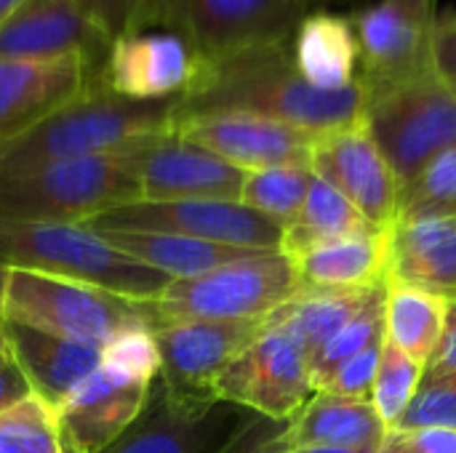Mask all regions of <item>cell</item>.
<instances>
[{"label":"cell","instance_id":"cell-37","mask_svg":"<svg viewBox=\"0 0 456 453\" xmlns=\"http://www.w3.org/2000/svg\"><path fill=\"white\" fill-rule=\"evenodd\" d=\"M115 40L160 24V0H75Z\"/></svg>","mask_w":456,"mask_h":453},{"label":"cell","instance_id":"cell-42","mask_svg":"<svg viewBox=\"0 0 456 453\" xmlns=\"http://www.w3.org/2000/svg\"><path fill=\"white\" fill-rule=\"evenodd\" d=\"M452 374H456V299L449 302L441 342H438L433 358L428 360L422 379H438V376H452Z\"/></svg>","mask_w":456,"mask_h":453},{"label":"cell","instance_id":"cell-45","mask_svg":"<svg viewBox=\"0 0 456 453\" xmlns=\"http://www.w3.org/2000/svg\"><path fill=\"white\" fill-rule=\"evenodd\" d=\"M21 3H24V0H0V21H3V19H8V16H11Z\"/></svg>","mask_w":456,"mask_h":453},{"label":"cell","instance_id":"cell-38","mask_svg":"<svg viewBox=\"0 0 456 453\" xmlns=\"http://www.w3.org/2000/svg\"><path fill=\"white\" fill-rule=\"evenodd\" d=\"M382 347L385 339L369 344L363 352H358L355 358L345 360L342 366H337L318 387V392H331L339 398H355V400H369L377 371H379V360H382Z\"/></svg>","mask_w":456,"mask_h":453},{"label":"cell","instance_id":"cell-16","mask_svg":"<svg viewBox=\"0 0 456 453\" xmlns=\"http://www.w3.org/2000/svg\"><path fill=\"white\" fill-rule=\"evenodd\" d=\"M139 200H240L246 171L176 131L131 150Z\"/></svg>","mask_w":456,"mask_h":453},{"label":"cell","instance_id":"cell-14","mask_svg":"<svg viewBox=\"0 0 456 453\" xmlns=\"http://www.w3.org/2000/svg\"><path fill=\"white\" fill-rule=\"evenodd\" d=\"M174 131L246 174L278 166H310L315 139L321 136L291 123L248 112L187 115L176 120Z\"/></svg>","mask_w":456,"mask_h":453},{"label":"cell","instance_id":"cell-22","mask_svg":"<svg viewBox=\"0 0 456 453\" xmlns=\"http://www.w3.org/2000/svg\"><path fill=\"white\" fill-rule=\"evenodd\" d=\"M3 331L32 392L53 409L102 366V347L96 344L72 342L19 323H3Z\"/></svg>","mask_w":456,"mask_h":453},{"label":"cell","instance_id":"cell-2","mask_svg":"<svg viewBox=\"0 0 456 453\" xmlns=\"http://www.w3.org/2000/svg\"><path fill=\"white\" fill-rule=\"evenodd\" d=\"M174 125L176 99L136 101L91 77L80 96L0 150V176L59 160L118 155L174 131Z\"/></svg>","mask_w":456,"mask_h":453},{"label":"cell","instance_id":"cell-13","mask_svg":"<svg viewBox=\"0 0 456 453\" xmlns=\"http://www.w3.org/2000/svg\"><path fill=\"white\" fill-rule=\"evenodd\" d=\"M198 69L200 56L182 35L147 27L115 37L94 80L126 99L160 101L184 96Z\"/></svg>","mask_w":456,"mask_h":453},{"label":"cell","instance_id":"cell-10","mask_svg":"<svg viewBox=\"0 0 456 453\" xmlns=\"http://www.w3.org/2000/svg\"><path fill=\"white\" fill-rule=\"evenodd\" d=\"M305 0H160V24L182 35L203 61L294 37Z\"/></svg>","mask_w":456,"mask_h":453},{"label":"cell","instance_id":"cell-11","mask_svg":"<svg viewBox=\"0 0 456 453\" xmlns=\"http://www.w3.org/2000/svg\"><path fill=\"white\" fill-rule=\"evenodd\" d=\"M86 227L182 235L248 251H281L283 243V227L240 200H136L86 222Z\"/></svg>","mask_w":456,"mask_h":453},{"label":"cell","instance_id":"cell-34","mask_svg":"<svg viewBox=\"0 0 456 453\" xmlns=\"http://www.w3.org/2000/svg\"><path fill=\"white\" fill-rule=\"evenodd\" d=\"M422 376H425V366L419 360L409 358L406 352H401L398 347L385 342L379 371H377L369 400L387 433L398 425V419L409 409L414 392L422 384Z\"/></svg>","mask_w":456,"mask_h":453},{"label":"cell","instance_id":"cell-27","mask_svg":"<svg viewBox=\"0 0 456 453\" xmlns=\"http://www.w3.org/2000/svg\"><path fill=\"white\" fill-rule=\"evenodd\" d=\"M382 288H299L267 320L289 328L313 358Z\"/></svg>","mask_w":456,"mask_h":453},{"label":"cell","instance_id":"cell-4","mask_svg":"<svg viewBox=\"0 0 456 453\" xmlns=\"http://www.w3.org/2000/svg\"><path fill=\"white\" fill-rule=\"evenodd\" d=\"M32 270L115 291L128 299L152 302L171 283L126 254L115 251L86 224L0 219V270Z\"/></svg>","mask_w":456,"mask_h":453},{"label":"cell","instance_id":"cell-8","mask_svg":"<svg viewBox=\"0 0 456 453\" xmlns=\"http://www.w3.org/2000/svg\"><path fill=\"white\" fill-rule=\"evenodd\" d=\"M347 19L358 40V83L366 96L438 77L436 0H371Z\"/></svg>","mask_w":456,"mask_h":453},{"label":"cell","instance_id":"cell-49","mask_svg":"<svg viewBox=\"0 0 456 453\" xmlns=\"http://www.w3.org/2000/svg\"><path fill=\"white\" fill-rule=\"evenodd\" d=\"M454 91H456V88H454Z\"/></svg>","mask_w":456,"mask_h":453},{"label":"cell","instance_id":"cell-47","mask_svg":"<svg viewBox=\"0 0 456 453\" xmlns=\"http://www.w3.org/2000/svg\"><path fill=\"white\" fill-rule=\"evenodd\" d=\"M305 3H307V13H310V5H313V3H321V0H305Z\"/></svg>","mask_w":456,"mask_h":453},{"label":"cell","instance_id":"cell-5","mask_svg":"<svg viewBox=\"0 0 456 453\" xmlns=\"http://www.w3.org/2000/svg\"><path fill=\"white\" fill-rule=\"evenodd\" d=\"M139 198L131 150L0 176V219L86 224Z\"/></svg>","mask_w":456,"mask_h":453},{"label":"cell","instance_id":"cell-40","mask_svg":"<svg viewBox=\"0 0 456 453\" xmlns=\"http://www.w3.org/2000/svg\"><path fill=\"white\" fill-rule=\"evenodd\" d=\"M385 441L398 446L403 453H456V430H398L387 433Z\"/></svg>","mask_w":456,"mask_h":453},{"label":"cell","instance_id":"cell-3","mask_svg":"<svg viewBox=\"0 0 456 453\" xmlns=\"http://www.w3.org/2000/svg\"><path fill=\"white\" fill-rule=\"evenodd\" d=\"M0 320L104 347L118 334L152 328V302L32 270H0Z\"/></svg>","mask_w":456,"mask_h":453},{"label":"cell","instance_id":"cell-48","mask_svg":"<svg viewBox=\"0 0 456 453\" xmlns=\"http://www.w3.org/2000/svg\"><path fill=\"white\" fill-rule=\"evenodd\" d=\"M0 150H3V147H0Z\"/></svg>","mask_w":456,"mask_h":453},{"label":"cell","instance_id":"cell-30","mask_svg":"<svg viewBox=\"0 0 456 453\" xmlns=\"http://www.w3.org/2000/svg\"><path fill=\"white\" fill-rule=\"evenodd\" d=\"M313 176L315 174L310 166H278V168L248 171L243 182L240 203L278 222L286 230L299 216Z\"/></svg>","mask_w":456,"mask_h":453},{"label":"cell","instance_id":"cell-32","mask_svg":"<svg viewBox=\"0 0 456 453\" xmlns=\"http://www.w3.org/2000/svg\"><path fill=\"white\" fill-rule=\"evenodd\" d=\"M379 339H385V288L310 358V376H313L315 392H318L321 382L337 366L355 358L358 352H363L369 344H374Z\"/></svg>","mask_w":456,"mask_h":453},{"label":"cell","instance_id":"cell-29","mask_svg":"<svg viewBox=\"0 0 456 453\" xmlns=\"http://www.w3.org/2000/svg\"><path fill=\"white\" fill-rule=\"evenodd\" d=\"M369 230H377V227L369 224L361 216V211L339 190H334L321 176H313V184H310V192L299 216L283 230L281 251L286 256H297L318 243L369 232Z\"/></svg>","mask_w":456,"mask_h":453},{"label":"cell","instance_id":"cell-28","mask_svg":"<svg viewBox=\"0 0 456 453\" xmlns=\"http://www.w3.org/2000/svg\"><path fill=\"white\" fill-rule=\"evenodd\" d=\"M449 302L398 283L385 286V342L406 352L409 358L428 366L433 358L444 323H446Z\"/></svg>","mask_w":456,"mask_h":453},{"label":"cell","instance_id":"cell-20","mask_svg":"<svg viewBox=\"0 0 456 453\" xmlns=\"http://www.w3.org/2000/svg\"><path fill=\"white\" fill-rule=\"evenodd\" d=\"M91 83L83 59H0V147L21 139Z\"/></svg>","mask_w":456,"mask_h":453},{"label":"cell","instance_id":"cell-9","mask_svg":"<svg viewBox=\"0 0 456 453\" xmlns=\"http://www.w3.org/2000/svg\"><path fill=\"white\" fill-rule=\"evenodd\" d=\"M313 395L315 387L305 344L273 320H265L259 336L214 382V400L270 422H289Z\"/></svg>","mask_w":456,"mask_h":453},{"label":"cell","instance_id":"cell-24","mask_svg":"<svg viewBox=\"0 0 456 453\" xmlns=\"http://www.w3.org/2000/svg\"><path fill=\"white\" fill-rule=\"evenodd\" d=\"M302 288H377L387 272V232L369 230L318 243L297 256Z\"/></svg>","mask_w":456,"mask_h":453},{"label":"cell","instance_id":"cell-23","mask_svg":"<svg viewBox=\"0 0 456 453\" xmlns=\"http://www.w3.org/2000/svg\"><path fill=\"white\" fill-rule=\"evenodd\" d=\"M385 425L371 400L339 398L315 392L278 433L283 453L305 446H342V449H379L385 443Z\"/></svg>","mask_w":456,"mask_h":453},{"label":"cell","instance_id":"cell-31","mask_svg":"<svg viewBox=\"0 0 456 453\" xmlns=\"http://www.w3.org/2000/svg\"><path fill=\"white\" fill-rule=\"evenodd\" d=\"M0 453H64L56 409L29 395L0 414Z\"/></svg>","mask_w":456,"mask_h":453},{"label":"cell","instance_id":"cell-35","mask_svg":"<svg viewBox=\"0 0 456 453\" xmlns=\"http://www.w3.org/2000/svg\"><path fill=\"white\" fill-rule=\"evenodd\" d=\"M428 427L456 430V374L438 376V379H422L409 409L403 411V417L390 433L428 430Z\"/></svg>","mask_w":456,"mask_h":453},{"label":"cell","instance_id":"cell-46","mask_svg":"<svg viewBox=\"0 0 456 453\" xmlns=\"http://www.w3.org/2000/svg\"><path fill=\"white\" fill-rule=\"evenodd\" d=\"M377 453H403V451H401L398 446H393L390 441H385V443H382V446L377 449Z\"/></svg>","mask_w":456,"mask_h":453},{"label":"cell","instance_id":"cell-43","mask_svg":"<svg viewBox=\"0 0 456 453\" xmlns=\"http://www.w3.org/2000/svg\"><path fill=\"white\" fill-rule=\"evenodd\" d=\"M29 395H35V392H32L21 366L16 363L13 352L5 344V350L0 352V414L13 409L16 403L27 400Z\"/></svg>","mask_w":456,"mask_h":453},{"label":"cell","instance_id":"cell-19","mask_svg":"<svg viewBox=\"0 0 456 453\" xmlns=\"http://www.w3.org/2000/svg\"><path fill=\"white\" fill-rule=\"evenodd\" d=\"M152 384L99 366L56 406L64 453L107 451L139 419Z\"/></svg>","mask_w":456,"mask_h":453},{"label":"cell","instance_id":"cell-21","mask_svg":"<svg viewBox=\"0 0 456 453\" xmlns=\"http://www.w3.org/2000/svg\"><path fill=\"white\" fill-rule=\"evenodd\" d=\"M387 283L456 299V216L398 219L387 232Z\"/></svg>","mask_w":456,"mask_h":453},{"label":"cell","instance_id":"cell-25","mask_svg":"<svg viewBox=\"0 0 456 453\" xmlns=\"http://www.w3.org/2000/svg\"><path fill=\"white\" fill-rule=\"evenodd\" d=\"M291 56L297 72L321 91H342L358 80V40L347 16L305 13L291 37Z\"/></svg>","mask_w":456,"mask_h":453},{"label":"cell","instance_id":"cell-44","mask_svg":"<svg viewBox=\"0 0 456 453\" xmlns=\"http://www.w3.org/2000/svg\"><path fill=\"white\" fill-rule=\"evenodd\" d=\"M289 453H377V449H342V446H305Z\"/></svg>","mask_w":456,"mask_h":453},{"label":"cell","instance_id":"cell-26","mask_svg":"<svg viewBox=\"0 0 456 453\" xmlns=\"http://www.w3.org/2000/svg\"><path fill=\"white\" fill-rule=\"evenodd\" d=\"M96 232V230H94ZM115 251L126 254L128 259L163 272L171 280H187L198 278L203 272H211L222 264L246 259L256 251L248 248H232L219 243H206L195 238L182 235H163V232H115L104 230L99 232Z\"/></svg>","mask_w":456,"mask_h":453},{"label":"cell","instance_id":"cell-7","mask_svg":"<svg viewBox=\"0 0 456 453\" xmlns=\"http://www.w3.org/2000/svg\"><path fill=\"white\" fill-rule=\"evenodd\" d=\"M363 125L403 190L436 155L456 147V91L430 77L371 93Z\"/></svg>","mask_w":456,"mask_h":453},{"label":"cell","instance_id":"cell-17","mask_svg":"<svg viewBox=\"0 0 456 453\" xmlns=\"http://www.w3.org/2000/svg\"><path fill=\"white\" fill-rule=\"evenodd\" d=\"M248 411L171 398L155 379L139 419L102 453H219Z\"/></svg>","mask_w":456,"mask_h":453},{"label":"cell","instance_id":"cell-12","mask_svg":"<svg viewBox=\"0 0 456 453\" xmlns=\"http://www.w3.org/2000/svg\"><path fill=\"white\" fill-rule=\"evenodd\" d=\"M265 328V320H174L152 326L158 384L176 400H214V382Z\"/></svg>","mask_w":456,"mask_h":453},{"label":"cell","instance_id":"cell-39","mask_svg":"<svg viewBox=\"0 0 456 453\" xmlns=\"http://www.w3.org/2000/svg\"><path fill=\"white\" fill-rule=\"evenodd\" d=\"M283 422H270L256 414H246L240 427L224 443L219 453H283L278 449V433Z\"/></svg>","mask_w":456,"mask_h":453},{"label":"cell","instance_id":"cell-41","mask_svg":"<svg viewBox=\"0 0 456 453\" xmlns=\"http://www.w3.org/2000/svg\"><path fill=\"white\" fill-rule=\"evenodd\" d=\"M433 64L438 77L456 88V13L438 16L433 32Z\"/></svg>","mask_w":456,"mask_h":453},{"label":"cell","instance_id":"cell-18","mask_svg":"<svg viewBox=\"0 0 456 453\" xmlns=\"http://www.w3.org/2000/svg\"><path fill=\"white\" fill-rule=\"evenodd\" d=\"M112 37L75 0H24L0 21V59H83L91 77Z\"/></svg>","mask_w":456,"mask_h":453},{"label":"cell","instance_id":"cell-36","mask_svg":"<svg viewBox=\"0 0 456 453\" xmlns=\"http://www.w3.org/2000/svg\"><path fill=\"white\" fill-rule=\"evenodd\" d=\"M102 366L128 379L152 384L160 374V355L152 328H134L110 339L102 347Z\"/></svg>","mask_w":456,"mask_h":453},{"label":"cell","instance_id":"cell-1","mask_svg":"<svg viewBox=\"0 0 456 453\" xmlns=\"http://www.w3.org/2000/svg\"><path fill=\"white\" fill-rule=\"evenodd\" d=\"M363 107L366 93L358 80L342 91L310 85L297 72L291 40H286L211 61L200 59L198 77L176 99V120L206 112H248L329 133L363 123Z\"/></svg>","mask_w":456,"mask_h":453},{"label":"cell","instance_id":"cell-15","mask_svg":"<svg viewBox=\"0 0 456 453\" xmlns=\"http://www.w3.org/2000/svg\"><path fill=\"white\" fill-rule=\"evenodd\" d=\"M310 168L339 190L369 224L385 232L393 230L401 211V182L363 123L321 133Z\"/></svg>","mask_w":456,"mask_h":453},{"label":"cell","instance_id":"cell-33","mask_svg":"<svg viewBox=\"0 0 456 453\" xmlns=\"http://www.w3.org/2000/svg\"><path fill=\"white\" fill-rule=\"evenodd\" d=\"M456 216V147L436 155L414 182L401 190L398 219Z\"/></svg>","mask_w":456,"mask_h":453},{"label":"cell","instance_id":"cell-6","mask_svg":"<svg viewBox=\"0 0 456 453\" xmlns=\"http://www.w3.org/2000/svg\"><path fill=\"white\" fill-rule=\"evenodd\" d=\"M283 251H256L187 280H171L152 299L155 326L174 320H267L299 291Z\"/></svg>","mask_w":456,"mask_h":453}]
</instances>
